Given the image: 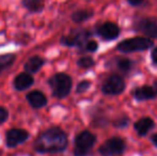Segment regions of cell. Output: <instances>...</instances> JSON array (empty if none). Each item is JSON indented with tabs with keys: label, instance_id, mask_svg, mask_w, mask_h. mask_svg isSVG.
<instances>
[{
	"label": "cell",
	"instance_id": "3",
	"mask_svg": "<svg viewBox=\"0 0 157 156\" xmlns=\"http://www.w3.org/2000/svg\"><path fill=\"white\" fill-rule=\"evenodd\" d=\"M153 41L147 36H135L120 42L117 46V49L124 54H130V52L149 49L153 46Z\"/></svg>",
	"mask_w": 157,
	"mask_h": 156
},
{
	"label": "cell",
	"instance_id": "12",
	"mask_svg": "<svg viewBox=\"0 0 157 156\" xmlns=\"http://www.w3.org/2000/svg\"><path fill=\"white\" fill-rule=\"evenodd\" d=\"M112 67H114L120 73L124 74V75H128L132 72L135 67L134 60H130L127 58H122V57H117V58L111 60Z\"/></svg>",
	"mask_w": 157,
	"mask_h": 156
},
{
	"label": "cell",
	"instance_id": "15",
	"mask_svg": "<svg viewBox=\"0 0 157 156\" xmlns=\"http://www.w3.org/2000/svg\"><path fill=\"white\" fill-rule=\"evenodd\" d=\"M27 101L29 102L30 106L33 108H42L47 104V98L44 95L43 92L39 90H34L27 94Z\"/></svg>",
	"mask_w": 157,
	"mask_h": 156
},
{
	"label": "cell",
	"instance_id": "16",
	"mask_svg": "<svg viewBox=\"0 0 157 156\" xmlns=\"http://www.w3.org/2000/svg\"><path fill=\"white\" fill-rule=\"evenodd\" d=\"M44 65V59L40 56H33L28 59V61L25 63V71L29 74H34L41 70V67Z\"/></svg>",
	"mask_w": 157,
	"mask_h": 156
},
{
	"label": "cell",
	"instance_id": "10",
	"mask_svg": "<svg viewBox=\"0 0 157 156\" xmlns=\"http://www.w3.org/2000/svg\"><path fill=\"white\" fill-rule=\"evenodd\" d=\"M96 33L99 38L105 41H113L120 36V28L117 24L111 23V21H106L97 28Z\"/></svg>",
	"mask_w": 157,
	"mask_h": 156
},
{
	"label": "cell",
	"instance_id": "8",
	"mask_svg": "<svg viewBox=\"0 0 157 156\" xmlns=\"http://www.w3.org/2000/svg\"><path fill=\"white\" fill-rule=\"evenodd\" d=\"M134 29L149 39H157V19L153 17L139 18L134 23Z\"/></svg>",
	"mask_w": 157,
	"mask_h": 156
},
{
	"label": "cell",
	"instance_id": "19",
	"mask_svg": "<svg viewBox=\"0 0 157 156\" xmlns=\"http://www.w3.org/2000/svg\"><path fill=\"white\" fill-rule=\"evenodd\" d=\"M23 6L31 12H41L44 9V0H23Z\"/></svg>",
	"mask_w": 157,
	"mask_h": 156
},
{
	"label": "cell",
	"instance_id": "2",
	"mask_svg": "<svg viewBox=\"0 0 157 156\" xmlns=\"http://www.w3.org/2000/svg\"><path fill=\"white\" fill-rule=\"evenodd\" d=\"M50 89L52 91V95L58 98H64L70 94L72 90L73 81L71 76L65 73L55 74L52 78L48 80Z\"/></svg>",
	"mask_w": 157,
	"mask_h": 156
},
{
	"label": "cell",
	"instance_id": "17",
	"mask_svg": "<svg viewBox=\"0 0 157 156\" xmlns=\"http://www.w3.org/2000/svg\"><path fill=\"white\" fill-rule=\"evenodd\" d=\"M16 56L14 54H6L0 56V75L14 64Z\"/></svg>",
	"mask_w": 157,
	"mask_h": 156
},
{
	"label": "cell",
	"instance_id": "27",
	"mask_svg": "<svg viewBox=\"0 0 157 156\" xmlns=\"http://www.w3.org/2000/svg\"><path fill=\"white\" fill-rule=\"evenodd\" d=\"M151 140H152V142H153V144L157 148V133L156 134H154L153 136L151 137Z\"/></svg>",
	"mask_w": 157,
	"mask_h": 156
},
{
	"label": "cell",
	"instance_id": "26",
	"mask_svg": "<svg viewBox=\"0 0 157 156\" xmlns=\"http://www.w3.org/2000/svg\"><path fill=\"white\" fill-rule=\"evenodd\" d=\"M127 1H128V3H129L130 6H139V4L142 3L144 0H127Z\"/></svg>",
	"mask_w": 157,
	"mask_h": 156
},
{
	"label": "cell",
	"instance_id": "9",
	"mask_svg": "<svg viewBox=\"0 0 157 156\" xmlns=\"http://www.w3.org/2000/svg\"><path fill=\"white\" fill-rule=\"evenodd\" d=\"M29 138V133L23 128H11L6 134V144L8 148H16Z\"/></svg>",
	"mask_w": 157,
	"mask_h": 156
},
{
	"label": "cell",
	"instance_id": "4",
	"mask_svg": "<svg viewBox=\"0 0 157 156\" xmlns=\"http://www.w3.org/2000/svg\"><path fill=\"white\" fill-rule=\"evenodd\" d=\"M96 137L89 131H83L79 133L75 138L74 155L75 156H88L93 149Z\"/></svg>",
	"mask_w": 157,
	"mask_h": 156
},
{
	"label": "cell",
	"instance_id": "25",
	"mask_svg": "<svg viewBox=\"0 0 157 156\" xmlns=\"http://www.w3.org/2000/svg\"><path fill=\"white\" fill-rule=\"evenodd\" d=\"M151 58L154 64L157 65V47H155L153 49V51H152V54H151Z\"/></svg>",
	"mask_w": 157,
	"mask_h": 156
},
{
	"label": "cell",
	"instance_id": "20",
	"mask_svg": "<svg viewBox=\"0 0 157 156\" xmlns=\"http://www.w3.org/2000/svg\"><path fill=\"white\" fill-rule=\"evenodd\" d=\"M94 64H95V61L93 60V58L89 56L81 57V58L77 61V65H78L79 67H81V69H85V70L90 69V67H92Z\"/></svg>",
	"mask_w": 157,
	"mask_h": 156
},
{
	"label": "cell",
	"instance_id": "5",
	"mask_svg": "<svg viewBox=\"0 0 157 156\" xmlns=\"http://www.w3.org/2000/svg\"><path fill=\"white\" fill-rule=\"evenodd\" d=\"M126 149L125 140L121 137H111L107 139L98 149L101 156H119L124 153Z\"/></svg>",
	"mask_w": 157,
	"mask_h": 156
},
{
	"label": "cell",
	"instance_id": "18",
	"mask_svg": "<svg viewBox=\"0 0 157 156\" xmlns=\"http://www.w3.org/2000/svg\"><path fill=\"white\" fill-rule=\"evenodd\" d=\"M93 14H94L93 11L91 10H78V11H75L72 14V19L74 23L80 24L88 21V19H90L93 16Z\"/></svg>",
	"mask_w": 157,
	"mask_h": 156
},
{
	"label": "cell",
	"instance_id": "14",
	"mask_svg": "<svg viewBox=\"0 0 157 156\" xmlns=\"http://www.w3.org/2000/svg\"><path fill=\"white\" fill-rule=\"evenodd\" d=\"M154 126H155V123H154L153 119H151L149 117L139 119L134 124L135 129H136L137 134H138L140 137H143V136L147 135V133H149Z\"/></svg>",
	"mask_w": 157,
	"mask_h": 156
},
{
	"label": "cell",
	"instance_id": "23",
	"mask_svg": "<svg viewBox=\"0 0 157 156\" xmlns=\"http://www.w3.org/2000/svg\"><path fill=\"white\" fill-rule=\"evenodd\" d=\"M97 48H98L97 42L94 41V40H89V41L86 43V45L83 46L82 50H86V51H89V52H94L97 50Z\"/></svg>",
	"mask_w": 157,
	"mask_h": 156
},
{
	"label": "cell",
	"instance_id": "24",
	"mask_svg": "<svg viewBox=\"0 0 157 156\" xmlns=\"http://www.w3.org/2000/svg\"><path fill=\"white\" fill-rule=\"evenodd\" d=\"M9 118V112L6 108L3 107H0V124L1 123H4Z\"/></svg>",
	"mask_w": 157,
	"mask_h": 156
},
{
	"label": "cell",
	"instance_id": "1",
	"mask_svg": "<svg viewBox=\"0 0 157 156\" xmlns=\"http://www.w3.org/2000/svg\"><path fill=\"white\" fill-rule=\"evenodd\" d=\"M67 143V136L62 129L52 127L37 136L33 146L39 153H59L65 150Z\"/></svg>",
	"mask_w": 157,
	"mask_h": 156
},
{
	"label": "cell",
	"instance_id": "21",
	"mask_svg": "<svg viewBox=\"0 0 157 156\" xmlns=\"http://www.w3.org/2000/svg\"><path fill=\"white\" fill-rule=\"evenodd\" d=\"M112 124H113V126L117 127V128H124V127H126L129 124V118L126 115H122L117 119H114V120L112 121Z\"/></svg>",
	"mask_w": 157,
	"mask_h": 156
},
{
	"label": "cell",
	"instance_id": "13",
	"mask_svg": "<svg viewBox=\"0 0 157 156\" xmlns=\"http://www.w3.org/2000/svg\"><path fill=\"white\" fill-rule=\"evenodd\" d=\"M34 83V78L32 77L31 74L29 73H21L15 77L14 79V88L18 91H24V90L28 89Z\"/></svg>",
	"mask_w": 157,
	"mask_h": 156
},
{
	"label": "cell",
	"instance_id": "6",
	"mask_svg": "<svg viewBox=\"0 0 157 156\" xmlns=\"http://www.w3.org/2000/svg\"><path fill=\"white\" fill-rule=\"evenodd\" d=\"M91 32L86 29H75L71 31L67 36H62L60 42L62 45L70 46V47L77 46V47H80L82 49L86 43L91 38Z\"/></svg>",
	"mask_w": 157,
	"mask_h": 156
},
{
	"label": "cell",
	"instance_id": "11",
	"mask_svg": "<svg viewBox=\"0 0 157 156\" xmlns=\"http://www.w3.org/2000/svg\"><path fill=\"white\" fill-rule=\"evenodd\" d=\"M135 100L139 101V102H143V101H150L154 100L157 97V80L154 81L153 85H144L141 87L135 89L134 93Z\"/></svg>",
	"mask_w": 157,
	"mask_h": 156
},
{
	"label": "cell",
	"instance_id": "22",
	"mask_svg": "<svg viewBox=\"0 0 157 156\" xmlns=\"http://www.w3.org/2000/svg\"><path fill=\"white\" fill-rule=\"evenodd\" d=\"M91 87V81L89 80H82L77 85V88H76V92L77 93H85L86 91L89 90V88Z\"/></svg>",
	"mask_w": 157,
	"mask_h": 156
},
{
	"label": "cell",
	"instance_id": "7",
	"mask_svg": "<svg viewBox=\"0 0 157 156\" xmlns=\"http://www.w3.org/2000/svg\"><path fill=\"white\" fill-rule=\"evenodd\" d=\"M125 80L118 74H112L105 79L101 85V92L105 95H119L125 90Z\"/></svg>",
	"mask_w": 157,
	"mask_h": 156
}]
</instances>
